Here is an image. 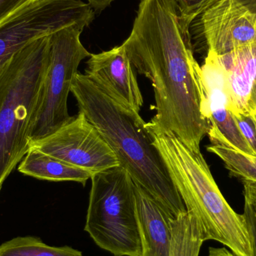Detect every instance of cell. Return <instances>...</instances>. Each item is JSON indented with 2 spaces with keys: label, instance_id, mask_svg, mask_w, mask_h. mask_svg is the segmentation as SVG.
I'll return each instance as SVG.
<instances>
[{
  "label": "cell",
  "instance_id": "1",
  "mask_svg": "<svg viewBox=\"0 0 256 256\" xmlns=\"http://www.w3.org/2000/svg\"><path fill=\"white\" fill-rule=\"evenodd\" d=\"M122 45L134 68L152 82L156 108L152 120L200 150L209 130L202 68L174 0H141Z\"/></svg>",
  "mask_w": 256,
  "mask_h": 256
},
{
  "label": "cell",
  "instance_id": "2",
  "mask_svg": "<svg viewBox=\"0 0 256 256\" xmlns=\"http://www.w3.org/2000/svg\"><path fill=\"white\" fill-rule=\"evenodd\" d=\"M72 93L80 112L100 132L132 182L170 219L185 213L184 204L140 114L116 103L82 74L76 76Z\"/></svg>",
  "mask_w": 256,
  "mask_h": 256
},
{
  "label": "cell",
  "instance_id": "3",
  "mask_svg": "<svg viewBox=\"0 0 256 256\" xmlns=\"http://www.w3.org/2000/svg\"><path fill=\"white\" fill-rule=\"evenodd\" d=\"M146 127L186 212L196 219L204 240L219 242L236 256H252L246 220L224 198L201 150H192L153 120L146 123Z\"/></svg>",
  "mask_w": 256,
  "mask_h": 256
},
{
  "label": "cell",
  "instance_id": "4",
  "mask_svg": "<svg viewBox=\"0 0 256 256\" xmlns=\"http://www.w3.org/2000/svg\"><path fill=\"white\" fill-rule=\"evenodd\" d=\"M50 36L16 52L0 70V191L30 149V129L49 63Z\"/></svg>",
  "mask_w": 256,
  "mask_h": 256
},
{
  "label": "cell",
  "instance_id": "5",
  "mask_svg": "<svg viewBox=\"0 0 256 256\" xmlns=\"http://www.w3.org/2000/svg\"><path fill=\"white\" fill-rule=\"evenodd\" d=\"M91 180L84 230L114 256H142L134 182L127 170L114 167Z\"/></svg>",
  "mask_w": 256,
  "mask_h": 256
},
{
  "label": "cell",
  "instance_id": "6",
  "mask_svg": "<svg viewBox=\"0 0 256 256\" xmlns=\"http://www.w3.org/2000/svg\"><path fill=\"white\" fill-rule=\"evenodd\" d=\"M84 30L74 26L50 36L49 63L30 129L31 144L55 132L73 117L68 108V96L81 62L91 56L80 42Z\"/></svg>",
  "mask_w": 256,
  "mask_h": 256
},
{
  "label": "cell",
  "instance_id": "7",
  "mask_svg": "<svg viewBox=\"0 0 256 256\" xmlns=\"http://www.w3.org/2000/svg\"><path fill=\"white\" fill-rule=\"evenodd\" d=\"M96 13L82 0H38L0 24V70L32 42L70 26H88Z\"/></svg>",
  "mask_w": 256,
  "mask_h": 256
},
{
  "label": "cell",
  "instance_id": "8",
  "mask_svg": "<svg viewBox=\"0 0 256 256\" xmlns=\"http://www.w3.org/2000/svg\"><path fill=\"white\" fill-rule=\"evenodd\" d=\"M31 147L93 174L120 166L100 132L80 111L62 127L34 142Z\"/></svg>",
  "mask_w": 256,
  "mask_h": 256
},
{
  "label": "cell",
  "instance_id": "9",
  "mask_svg": "<svg viewBox=\"0 0 256 256\" xmlns=\"http://www.w3.org/2000/svg\"><path fill=\"white\" fill-rule=\"evenodd\" d=\"M190 33L216 55L256 43V0H216L191 24Z\"/></svg>",
  "mask_w": 256,
  "mask_h": 256
},
{
  "label": "cell",
  "instance_id": "10",
  "mask_svg": "<svg viewBox=\"0 0 256 256\" xmlns=\"http://www.w3.org/2000/svg\"><path fill=\"white\" fill-rule=\"evenodd\" d=\"M201 68L210 144L254 156L232 112L225 75L218 55L207 52Z\"/></svg>",
  "mask_w": 256,
  "mask_h": 256
},
{
  "label": "cell",
  "instance_id": "11",
  "mask_svg": "<svg viewBox=\"0 0 256 256\" xmlns=\"http://www.w3.org/2000/svg\"><path fill=\"white\" fill-rule=\"evenodd\" d=\"M85 75L100 92L120 106L140 114L143 98L134 68L122 44L92 54Z\"/></svg>",
  "mask_w": 256,
  "mask_h": 256
},
{
  "label": "cell",
  "instance_id": "12",
  "mask_svg": "<svg viewBox=\"0 0 256 256\" xmlns=\"http://www.w3.org/2000/svg\"><path fill=\"white\" fill-rule=\"evenodd\" d=\"M218 57L225 75L232 112L250 114L248 102L256 80V43Z\"/></svg>",
  "mask_w": 256,
  "mask_h": 256
},
{
  "label": "cell",
  "instance_id": "13",
  "mask_svg": "<svg viewBox=\"0 0 256 256\" xmlns=\"http://www.w3.org/2000/svg\"><path fill=\"white\" fill-rule=\"evenodd\" d=\"M142 256H170V218L158 203L134 183Z\"/></svg>",
  "mask_w": 256,
  "mask_h": 256
},
{
  "label": "cell",
  "instance_id": "14",
  "mask_svg": "<svg viewBox=\"0 0 256 256\" xmlns=\"http://www.w3.org/2000/svg\"><path fill=\"white\" fill-rule=\"evenodd\" d=\"M18 171L40 180L74 182L85 185L94 174L46 154L34 147L30 148L21 160Z\"/></svg>",
  "mask_w": 256,
  "mask_h": 256
},
{
  "label": "cell",
  "instance_id": "15",
  "mask_svg": "<svg viewBox=\"0 0 256 256\" xmlns=\"http://www.w3.org/2000/svg\"><path fill=\"white\" fill-rule=\"evenodd\" d=\"M171 240L168 256H198L204 240L195 216L186 212L170 220Z\"/></svg>",
  "mask_w": 256,
  "mask_h": 256
},
{
  "label": "cell",
  "instance_id": "16",
  "mask_svg": "<svg viewBox=\"0 0 256 256\" xmlns=\"http://www.w3.org/2000/svg\"><path fill=\"white\" fill-rule=\"evenodd\" d=\"M0 256H84L68 246H52L33 236L18 237L0 245Z\"/></svg>",
  "mask_w": 256,
  "mask_h": 256
},
{
  "label": "cell",
  "instance_id": "17",
  "mask_svg": "<svg viewBox=\"0 0 256 256\" xmlns=\"http://www.w3.org/2000/svg\"><path fill=\"white\" fill-rule=\"evenodd\" d=\"M207 150L220 158L233 177L237 178L240 182H256V156L214 144H210Z\"/></svg>",
  "mask_w": 256,
  "mask_h": 256
},
{
  "label": "cell",
  "instance_id": "18",
  "mask_svg": "<svg viewBox=\"0 0 256 256\" xmlns=\"http://www.w3.org/2000/svg\"><path fill=\"white\" fill-rule=\"evenodd\" d=\"M216 0H174L180 22L184 31L190 32L191 24Z\"/></svg>",
  "mask_w": 256,
  "mask_h": 256
},
{
  "label": "cell",
  "instance_id": "19",
  "mask_svg": "<svg viewBox=\"0 0 256 256\" xmlns=\"http://www.w3.org/2000/svg\"><path fill=\"white\" fill-rule=\"evenodd\" d=\"M238 127L242 136L256 156V118L250 114L234 116Z\"/></svg>",
  "mask_w": 256,
  "mask_h": 256
},
{
  "label": "cell",
  "instance_id": "20",
  "mask_svg": "<svg viewBox=\"0 0 256 256\" xmlns=\"http://www.w3.org/2000/svg\"><path fill=\"white\" fill-rule=\"evenodd\" d=\"M38 0H0V24L28 4Z\"/></svg>",
  "mask_w": 256,
  "mask_h": 256
},
{
  "label": "cell",
  "instance_id": "21",
  "mask_svg": "<svg viewBox=\"0 0 256 256\" xmlns=\"http://www.w3.org/2000/svg\"><path fill=\"white\" fill-rule=\"evenodd\" d=\"M243 215L246 220L251 242H252V252H254L252 256H256V210L254 206L246 202H244Z\"/></svg>",
  "mask_w": 256,
  "mask_h": 256
},
{
  "label": "cell",
  "instance_id": "22",
  "mask_svg": "<svg viewBox=\"0 0 256 256\" xmlns=\"http://www.w3.org/2000/svg\"><path fill=\"white\" fill-rule=\"evenodd\" d=\"M242 182L244 185L245 202L256 207V182L244 180Z\"/></svg>",
  "mask_w": 256,
  "mask_h": 256
},
{
  "label": "cell",
  "instance_id": "23",
  "mask_svg": "<svg viewBox=\"0 0 256 256\" xmlns=\"http://www.w3.org/2000/svg\"><path fill=\"white\" fill-rule=\"evenodd\" d=\"M87 1H88V4H90L93 9L102 12L106 8L109 7L111 3L115 0H87Z\"/></svg>",
  "mask_w": 256,
  "mask_h": 256
},
{
  "label": "cell",
  "instance_id": "24",
  "mask_svg": "<svg viewBox=\"0 0 256 256\" xmlns=\"http://www.w3.org/2000/svg\"><path fill=\"white\" fill-rule=\"evenodd\" d=\"M248 108H249L250 114L256 118V80L251 90L250 96L248 102Z\"/></svg>",
  "mask_w": 256,
  "mask_h": 256
},
{
  "label": "cell",
  "instance_id": "25",
  "mask_svg": "<svg viewBox=\"0 0 256 256\" xmlns=\"http://www.w3.org/2000/svg\"><path fill=\"white\" fill-rule=\"evenodd\" d=\"M208 256H236L226 248H210Z\"/></svg>",
  "mask_w": 256,
  "mask_h": 256
},
{
  "label": "cell",
  "instance_id": "26",
  "mask_svg": "<svg viewBox=\"0 0 256 256\" xmlns=\"http://www.w3.org/2000/svg\"><path fill=\"white\" fill-rule=\"evenodd\" d=\"M254 208H255V209H256V207H254Z\"/></svg>",
  "mask_w": 256,
  "mask_h": 256
}]
</instances>
